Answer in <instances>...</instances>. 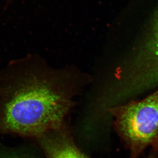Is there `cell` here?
<instances>
[{
	"label": "cell",
	"mask_w": 158,
	"mask_h": 158,
	"mask_svg": "<svg viewBox=\"0 0 158 158\" xmlns=\"http://www.w3.org/2000/svg\"><path fill=\"white\" fill-rule=\"evenodd\" d=\"M81 81L74 66L54 68L36 54L9 61L0 72V134L37 139L64 128Z\"/></svg>",
	"instance_id": "obj_1"
},
{
	"label": "cell",
	"mask_w": 158,
	"mask_h": 158,
	"mask_svg": "<svg viewBox=\"0 0 158 158\" xmlns=\"http://www.w3.org/2000/svg\"><path fill=\"white\" fill-rule=\"evenodd\" d=\"M134 156L148 146L158 149V89L139 102L110 109Z\"/></svg>",
	"instance_id": "obj_2"
},
{
	"label": "cell",
	"mask_w": 158,
	"mask_h": 158,
	"mask_svg": "<svg viewBox=\"0 0 158 158\" xmlns=\"http://www.w3.org/2000/svg\"><path fill=\"white\" fill-rule=\"evenodd\" d=\"M37 140L47 158H88L76 145L66 127L47 133Z\"/></svg>",
	"instance_id": "obj_3"
},
{
	"label": "cell",
	"mask_w": 158,
	"mask_h": 158,
	"mask_svg": "<svg viewBox=\"0 0 158 158\" xmlns=\"http://www.w3.org/2000/svg\"><path fill=\"white\" fill-rule=\"evenodd\" d=\"M150 45V64L143 74V77L148 84L152 85L158 81V20Z\"/></svg>",
	"instance_id": "obj_4"
},
{
	"label": "cell",
	"mask_w": 158,
	"mask_h": 158,
	"mask_svg": "<svg viewBox=\"0 0 158 158\" xmlns=\"http://www.w3.org/2000/svg\"><path fill=\"white\" fill-rule=\"evenodd\" d=\"M0 158H25L24 157H20L19 156L2 155L0 156Z\"/></svg>",
	"instance_id": "obj_5"
}]
</instances>
